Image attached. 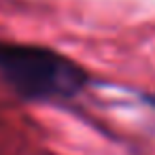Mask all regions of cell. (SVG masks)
<instances>
[{
    "label": "cell",
    "mask_w": 155,
    "mask_h": 155,
    "mask_svg": "<svg viewBox=\"0 0 155 155\" xmlns=\"http://www.w3.org/2000/svg\"><path fill=\"white\" fill-rule=\"evenodd\" d=\"M0 77L15 91L34 100L72 98L87 83V72L68 55L9 41H0Z\"/></svg>",
    "instance_id": "1"
}]
</instances>
